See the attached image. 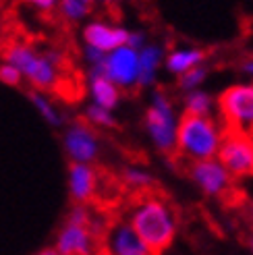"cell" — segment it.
<instances>
[{
    "mask_svg": "<svg viewBox=\"0 0 253 255\" xmlns=\"http://www.w3.org/2000/svg\"><path fill=\"white\" fill-rule=\"evenodd\" d=\"M106 77L123 89L137 87V50L131 46H121L112 52H106L102 65L98 67Z\"/></svg>",
    "mask_w": 253,
    "mask_h": 255,
    "instance_id": "cell-8",
    "label": "cell"
},
{
    "mask_svg": "<svg viewBox=\"0 0 253 255\" xmlns=\"http://www.w3.org/2000/svg\"><path fill=\"white\" fill-rule=\"evenodd\" d=\"M87 92H90L92 104H98L106 110L115 112L121 104V89L112 83L100 69L87 71Z\"/></svg>",
    "mask_w": 253,
    "mask_h": 255,
    "instance_id": "cell-14",
    "label": "cell"
},
{
    "mask_svg": "<svg viewBox=\"0 0 253 255\" xmlns=\"http://www.w3.org/2000/svg\"><path fill=\"white\" fill-rule=\"evenodd\" d=\"M69 193L75 203H90L98 193V172L92 164L71 162L69 166Z\"/></svg>",
    "mask_w": 253,
    "mask_h": 255,
    "instance_id": "cell-11",
    "label": "cell"
},
{
    "mask_svg": "<svg viewBox=\"0 0 253 255\" xmlns=\"http://www.w3.org/2000/svg\"><path fill=\"white\" fill-rule=\"evenodd\" d=\"M220 164L231 172V176H249L253 174V139L247 133L229 131L222 135L218 147Z\"/></svg>",
    "mask_w": 253,
    "mask_h": 255,
    "instance_id": "cell-6",
    "label": "cell"
},
{
    "mask_svg": "<svg viewBox=\"0 0 253 255\" xmlns=\"http://www.w3.org/2000/svg\"><path fill=\"white\" fill-rule=\"evenodd\" d=\"M96 2H100V4H104V6H112V4H117L119 0H96Z\"/></svg>",
    "mask_w": 253,
    "mask_h": 255,
    "instance_id": "cell-28",
    "label": "cell"
},
{
    "mask_svg": "<svg viewBox=\"0 0 253 255\" xmlns=\"http://www.w3.org/2000/svg\"><path fill=\"white\" fill-rule=\"evenodd\" d=\"M35 255H58V251L54 247H48V249H42V251H37Z\"/></svg>",
    "mask_w": 253,
    "mask_h": 255,
    "instance_id": "cell-27",
    "label": "cell"
},
{
    "mask_svg": "<svg viewBox=\"0 0 253 255\" xmlns=\"http://www.w3.org/2000/svg\"><path fill=\"white\" fill-rule=\"evenodd\" d=\"M189 178L210 197H220L231 189V172L218 158L189 162Z\"/></svg>",
    "mask_w": 253,
    "mask_h": 255,
    "instance_id": "cell-9",
    "label": "cell"
},
{
    "mask_svg": "<svg viewBox=\"0 0 253 255\" xmlns=\"http://www.w3.org/2000/svg\"><path fill=\"white\" fill-rule=\"evenodd\" d=\"M0 81L8 87H19L23 83V75L15 65L4 60V62H0Z\"/></svg>",
    "mask_w": 253,
    "mask_h": 255,
    "instance_id": "cell-22",
    "label": "cell"
},
{
    "mask_svg": "<svg viewBox=\"0 0 253 255\" xmlns=\"http://www.w3.org/2000/svg\"><path fill=\"white\" fill-rule=\"evenodd\" d=\"M85 123L92 125L94 129H117V119H115V112L106 110L98 104H87L85 108Z\"/></svg>",
    "mask_w": 253,
    "mask_h": 255,
    "instance_id": "cell-18",
    "label": "cell"
},
{
    "mask_svg": "<svg viewBox=\"0 0 253 255\" xmlns=\"http://www.w3.org/2000/svg\"><path fill=\"white\" fill-rule=\"evenodd\" d=\"M208 75H210V69H208L206 62L204 65H197V67L189 69L187 73L176 77V87H179L181 92H191V89H197V87H201L206 83Z\"/></svg>",
    "mask_w": 253,
    "mask_h": 255,
    "instance_id": "cell-19",
    "label": "cell"
},
{
    "mask_svg": "<svg viewBox=\"0 0 253 255\" xmlns=\"http://www.w3.org/2000/svg\"><path fill=\"white\" fill-rule=\"evenodd\" d=\"M83 44L98 48L102 52H112L121 46L126 44L129 40V29L123 27V25H112L106 21H90L83 25Z\"/></svg>",
    "mask_w": 253,
    "mask_h": 255,
    "instance_id": "cell-10",
    "label": "cell"
},
{
    "mask_svg": "<svg viewBox=\"0 0 253 255\" xmlns=\"http://www.w3.org/2000/svg\"><path fill=\"white\" fill-rule=\"evenodd\" d=\"M249 218H251V224H253V206L249 208Z\"/></svg>",
    "mask_w": 253,
    "mask_h": 255,
    "instance_id": "cell-29",
    "label": "cell"
},
{
    "mask_svg": "<svg viewBox=\"0 0 253 255\" xmlns=\"http://www.w3.org/2000/svg\"><path fill=\"white\" fill-rule=\"evenodd\" d=\"M104 56H106V52H102V50H98V48H92V46L83 48V58H85L87 65H90V69H98L102 65Z\"/></svg>",
    "mask_w": 253,
    "mask_h": 255,
    "instance_id": "cell-23",
    "label": "cell"
},
{
    "mask_svg": "<svg viewBox=\"0 0 253 255\" xmlns=\"http://www.w3.org/2000/svg\"><path fill=\"white\" fill-rule=\"evenodd\" d=\"M129 224L151 255H162L176 237V218L166 201L158 195H143L135 203Z\"/></svg>",
    "mask_w": 253,
    "mask_h": 255,
    "instance_id": "cell-1",
    "label": "cell"
},
{
    "mask_svg": "<svg viewBox=\"0 0 253 255\" xmlns=\"http://www.w3.org/2000/svg\"><path fill=\"white\" fill-rule=\"evenodd\" d=\"M104 245L108 255H151L129 222H117L112 226L106 235Z\"/></svg>",
    "mask_w": 253,
    "mask_h": 255,
    "instance_id": "cell-12",
    "label": "cell"
},
{
    "mask_svg": "<svg viewBox=\"0 0 253 255\" xmlns=\"http://www.w3.org/2000/svg\"><path fill=\"white\" fill-rule=\"evenodd\" d=\"M23 2H27L29 6H33V8H37V10H42V12H50V10L58 8V2H60V0H23Z\"/></svg>",
    "mask_w": 253,
    "mask_h": 255,
    "instance_id": "cell-24",
    "label": "cell"
},
{
    "mask_svg": "<svg viewBox=\"0 0 253 255\" xmlns=\"http://www.w3.org/2000/svg\"><path fill=\"white\" fill-rule=\"evenodd\" d=\"M90 4L81 2V0H60L58 2V10L62 19H67L71 23H77V21H83L87 15H90Z\"/></svg>",
    "mask_w": 253,
    "mask_h": 255,
    "instance_id": "cell-21",
    "label": "cell"
},
{
    "mask_svg": "<svg viewBox=\"0 0 253 255\" xmlns=\"http://www.w3.org/2000/svg\"><path fill=\"white\" fill-rule=\"evenodd\" d=\"M62 147L71 162L94 164L100 156V137L85 121H73L62 133Z\"/></svg>",
    "mask_w": 253,
    "mask_h": 255,
    "instance_id": "cell-7",
    "label": "cell"
},
{
    "mask_svg": "<svg viewBox=\"0 0 253 255\" xmlns=\"http://www.w3.org/2000/svg\"><path fill=\"white\" fill-rule=\"evenodd\" d=\"M208 58V52L204 48H193V46H181L174 48L164 56V69L170 75L179 77V75L187 73L189 69H193L197 65H204Z\"/></svg>",
    "mask_w": 253,
    "mask_h": 255,
    "instance_id": "cell-15",
    "label": "cell"
},
{
    "mask_svg": "<svg viewBox=\"0 0 253 255\" xmlns=\"http://www.w3.org/2000/svg\"><path fill=\"white\" fill-rule=\"evenodd\" d=\"M145 131L151 139V143L164 156L176 154V127H179V117L172 106L170 98L162 92L154 89L149 100V106L145 110Z\"/></svg>",
    "mask_w": 253,
    "mask_h": 255,
    "instance_id": "cell-4",
    "label": "cell"
},
{
    "mask_svg": "<svg viewBox=\"0 0 253 255\" xmlns=\"http://www.w3.org/2000/svg\"><path fill=\"white\" fill-rule=\"evenodd\" d=\"M214 108H216V102H214L212 94H208L204 87L185 92V98H183L185 114H193V117H212Z\"/></svg>",
    "mask_w": 253,
    "mask_h": 255,
    "instance_id": "cell-16",
    "label": "cell"
},
{
    "mask_svg": "<svg viewBox=\"0 0 253 255\" xmlns=\"http://www.w3.org/2000/svg\"><path fill=\"white\" fill-rule=\"evenodd\" d=\"M123 181L126 187H131L135 191H147L154 185V176L149 172H145L143 168H137V166H126L123 170Z\"/></svg>",
    "mask_w": 253,
    "mask_h": 255,
    "instance_id": "cell-20",
    "label": "cell"
},
{
    "mask_svg": "<svg viewBox=\"0 0 253 255\" xmlns=\"http://www.w3.org/2000/svg\"><path fill=\"white\" fill-rule=\"evenodd\" d=\"M4 60L15 65L23 75V81H27L33 89L52 92L58 83L60 69L65 65V54L60 50L40 52L27 44H12L4 50Z\"/></svg>",
    "mask_w": 253,
    "mask_h": 255,
    "instance_id": "cell-2",
    "label": "cell"
},
{
    "mask_svg": "<svg viewBox=\"0 0 253 255\" xmlns=\"http://www.w3.org/2000/svg\"><path fill=\"white\" fill-rule=\"evenodd\" d=\"M222 141V131L212 117L185 114L176 127V154L189 162L216 158Z\"/></svg>",
    "mask_w": 253,
    "mask_h": 255,
    "instance_id": "cell-3",
    "label": "cell"
},
{
    "mask_svg": "<svg viewBox=\"0 0 253 255\" xmlns=\"http://www.w3.org/2000/svg\"><path fill=\"white\" fill-rule=\"evenodd\" d=\"M247 75H253V58H247L245 62H243V67H241Z\"/></svg>",
    "mask_w": 253,
    "mask_h": 255,
    "instance_id": "cell-26",
    "label": "cell"
},
{
    "mask_svg": "<svg viewBox=\"0 0 253 255\" xmlns=\"http://www.w3.org/2000/svg\"><path fill=\"white\" fill-rule=\"evenodd\" d=\"M251 249H253V239H251Z\"/></svg>",
    "mask_w": 253,
    "mask_h": 255,
    "instance_id": "cell-31",
    "label": "cell"
},
{
    "mask_svg": "<svg viewBox=\"0 0 253 255\" xmlns=\"http://www.w3.org/2000/svg\"><path fill=\"white\" fill-rule=\"evenodd\" d=\"M27 98H29V102L33 104V108L40 112V117H42L50 127H60L62 123H65V121H62V114L58 112V108L46 98L44 92H40V89H33V87H31L29 92H27Z\"/></svg>",
    "mask_w": 253,
    "mask_h": 255,
    "instance_id": "cell-17",
    "label": "cell"
},
{
    "mask_svg": "<svg viewBox=\"0 0 253 255\" xmlns=\"http://www.w3.org/2000/svg\"><path fill=\"white\" fill-rule=\"evenodd\" d=\"M218 110L231 131L253 133V83L226 87L218 98Z\"/></svg>",
    "mask_w": 253,
    "mask_h": 255,
    "instance_id": "cell-5",
    "label": "cell"
},
{
    "mask_svg": "<svg viewBox=\"0 0 253 255\" xmlns=\"http://www.w3.org/2000/svg\"><path fill=\"white\" fill-rule=\"evenodd\" d=\"M147 44V37L143 31H129V40H126V46H131L135 50H141Z\"/></svg>",
    "mask_w": 253,
    "mask_h": 255,
    "instance_id": "cell-25",
    "label": "cell"
},
{
    "mask_svg": "<svg viewBox=\"0 0 253 255\" xmlns=\"http://www.w3.org/2000/svg\"><path fill=\"white\" fill-rule=\"evenodd\" d=\"M164 46L156 42H147L141 50H137V87L145 89L156 85L160 69L164 67Z\"/></svg>",
    "mask_w": 253,
    "mask_h": 255,
    "instance_id": "cell-13",
    "label": "cell"
},
{
    "mask_svg": "<svg viewBox=\"0 0 253 255\" xmlns=\"http://www.w3.org/2000/svg\"><path fill=\"white\" fill-rule=\"evenodd\" d=\"M81 2H85V4H90V6H92V4L96 2V0H81Z\"/></svg>",
    "mask_w": 253,
    "mask_h": 255,
    "instance_id": "cell-30",
    "label": "cell"
}]
</instances>
